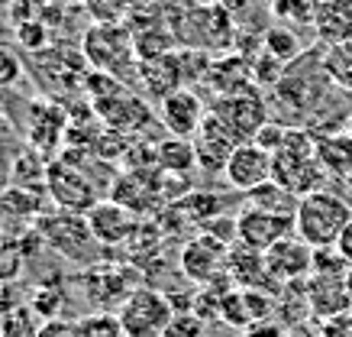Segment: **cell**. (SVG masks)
I'll use <instances>...</instances> for the list:
<instances>
[{"label": "cell", "mask_w": 352, "mask_h": 337, "mask_svg": "<svg viewBox=\"0 0 352 337\" xmlns=\"http://www.w3.org/2000/svg\"><path fill=\"white\" fill-rule=\"evenodd\" d=\"M352 221V205L340 192H314V195H304L298 201V211H294V234H298L304 243H310L314 250H323V247H336V240Z\"/></svg>", "instance_id": "1"}, {"label": "cell", "mask_w": 352, "mask_h": 337, "mask_svg": "<svg viewBox=\"0 0 352 337\" xmlns=\"http://www.w3.org/2000/svg\"><path fill=\"white\" fill-rule=\"evenodd\" d=\"M113 315L120 318V327L126 337H165L175 321V305L168 295H162L152 285H142L120 305Z\"/></svg>", "instance_id": "2"}, {"label": "cell", "mask_w": 352, "mask_h": 337, "mask_svg": "<svg viewBox=\"0 0 352 337\" xmlns=\"http://www.w3.org/2000/svg\"><path fill=\"white\" fill-rule=\"evenodd\" d=\"M36 234L52 247L55 253H62L68 260H87V253H94L100 243L94 240L91 227H87L85 214H72V211H55V214H43L36 224Z\"/></svg>", "instance_id": "3"}, {"label": "cell", "mask_w": 352, "mask_h": 337, "mask_svg": "<svg viewBox=\"0 0 352 337\" xmlns=\"http://www.w3.org/2000/svg\"><path fill=\"white\" fill-rule=\"evenodd\" d=\"M81 52L97 72H107V75H117L136 59V49H133V33L123 30L120 23H97L85 33V45Z\"/></svg>", "instance_id": "4"}, {"label": "cell", "mask_w": 352, "mask_h": 337, "mask_svg": "<svg viewBox=\"0 0 352 337\" xmlns=\"http://www.w3.org/2000/svg\"><path fill=\"white\" fill-rule=\"evenodd\" d=\"M210 114H217L243 143L256 140L258 130L272 120V110H268L258 88H249V91H239V94H226V98H214Z\"/></svg>", "instance_id": "5"}, {"label": "cell", "mask_w": 352, "mask_h": 337, "mask_svg": "<svg viewBox=\"0 0 352 337\" xmlns=\"http://www.w3.org/2000/svg\"><path fill=\"white\" fill-rule=\"evenodd\" d=\"M45 192L58 211H72V214H87L97 205V192L91 178L68 159H58L45 169Z\"/></svg>", "instance_id": "6"}, {"label": "cell", "mask_w": 352, "mask_h": 337, "mask_svg": "<svg viewBox=\"0 0 352 337\" xmlns=\"http://www.w3.org/2000/svg\"><path fill=\"white\" fill-rule=\"evenodd\" d=\"M226 253H230L226 243L207 237V234H197L182 247V272L197 289L214 285L226 279Z\"/></svg>", "instance_id": "7"}, {"label": "cell", "mask_w": 352, "mask_h": 337, "mask_svg": "<svg viewBox=\"0 0 352 337\" xmlns=\"http://www.w3.org/2000/svg\"><path fill=\"white\" fill-rule=\"evenodd\" d=\"M236 234H239V243L265 253L281 240L294 237V214H272V211L243 205V211L236 214Z\"/></svg>", "instance_id": "8"}, {"label": "cell", "mask_w": 352, "mask_h": 337, "mask_svg": "<svg viewBox=\"0 0 352 337\" xmlns=\"http://www.w3.org/2000/svg\"><path fill=\"white\" fill-rule=\"evenodd\" d=\"M191 143H194V152H197V165H201L207 175H217V172H226L230 156H233L236 146L243 140H239L217 114L207 110V117H204V123L191 136Z\"/></svg>", "instance_id": "9"}, {"label": "cell", "mask_w": 352, "mask_h": 337, "mask_svg": "<svg viewBox=\"0 0 352 337\" xmlns=\"http://www.w3.org/2000/svg\"><path fill=\"white\" fill-rule=\"evenodd\" d=\"M272 169H275V156L268 150H262L258 143L249 140V143H239V146H236V152L230 156L223 175H226V182H230V188L249 195L252 188L272 182Z\"/></svg>", "instance_id": "10"}, {"label": "cell", "mask_w": 352, "mask_h": 337, "mask_svg": "<svg viewBox=\"0 0 352 337\" xmlns=\"http://www.w3.org/2000/svg\"><path fill=\"white\" fill-rule=\"evenodd\" d=\"M265 266L275 285L310 279V272H314V247L294 234V237L275 243L272 250H265Z\"/></svg>", "instance_id": "11"}, {"label": "cell", "mask_w": 352, "mask_h": 337, "mask_svg": "<svg viewBox=\"0 0 352 337\" xmlns=\"http://www.w3.org/2000/svg\"><path fill=\"white\" fill-rule=\"evenodd\" d=\"M85 218H87V227H91V234H94V240L100 243V247H117V243H126V240L139 230L136 214H133L129 207L117 205L113 198L97 201Z\"/></svg>", "instance_id": "12"}, {"label": "cell", "mask_w": 352, "mask_h": 337, "mask_svg": "<svg viewBox=\"0 0 352 337\" xmlns=\"http://www.w3.org/2000/svg\"><path fill=\"white\" fill-rule=\"evenodd\" d=\"M207 110L210 108H204V101L194 91H188V88H182V91L168 94L165 101H159L162 127L168 130V136H184V140H191L194 133H197V127L207 117Z\"/></svg>", "instance_id": "13"}, {"label": "cell", "mask_w": 352, "mask_h": 337, "mask_svg": "<svg viewBox=\"0 0 352 337\" xmlns=\"http://www.w3.org/2000/svg\"><path fill=\"white\" fill-rule=\"evenodd\" d=\"M136 72H139L142 94L149 101H155V104L184 88V68H182L178 52H168V55H162V59H152V62H139Z\"/></svg>", "instance_id": "14"}, {"label": "cell", "mask_w": 352, "mask_h": 337, "mask_svg": "<svg viewBox=\"0 0 352 337\" xmlns=\"http://www.w3.org/2000/svg\"><path fill=\"white\" fill-rule=\"evenodd\" d=\"M307 302L310 315L330 321L336 315L352 312V295L346 285V276H310L307 279Z\"/></svg>", "instance_id": "15"}, {"label": "cell", "mask_w": 352, "mask_h": 337, "mask_svg": "<svg viewBox=\"0 0 352 337\" xmlns=\"http://www.w3.org/2000/svg\"><path fill=\"white\" fill-rule=\"evenodd\" d=\"M204 85H210L217 98H226V94H239V91H249L256 88V75H252V62L245 55H223V59H214L207 75H204Z\"/></svg>", "instance_id": "16"}, {"label": "cell", "mask_w": 352, "mask_h": 337, "mask_svg": "<svg viewBox=\"0 0 352 337\" xmlns=\"http://www.w3.org/2000/svg\"><path fill=\"white\" fill-rule=\"evenodd\" d=\"M317 33L330 45L352 39V0H327L317 13Z\"/></svg>", "instance_id": "17"}, {"label": "cell", "mask_w": 352, "mask_h": 337, "mask_svg": "<svg viewBox=\"0 0 352 337\" xmlns=\"http://www.w3.org/2000/svg\"><path fill=\"white\" fill-rule=\"evenodd\" d=\"M317 159L330 178H346L352 172V136L349 130L317 136Z\"/></svg>", "instance_id": "18"}, {"label": "cell", "mask_w": 352, "mask_h": 337, "mask_svg": "<svg viewBox=\"0 0 352 337\" xmlns=\"http://www.w3.org/2000/svg\"><path fill=\"white\" fill-rule=\"evenodd\" d=\"M155 152H159V169H162V172L188 175L194 165H197L194 143L184 140V136H165V140H159Z\"/></svg>", "instance_id": "19"}, {"label": "cell", "mask_w": 352, "mask_h": 337, "mask_svg": "<svg viewBox=\"0 0 352 337\" xmlns=\"http://www.w3.org/2000/svg\"><path fill=\"white\" fill-rule=\"evenodd\" d=\"M298 195H291L285 185H278L275 178L265 182V185L252 188L249 195H245V205L249 207H258V211H272V214H294L298 211Z\"/></svg>", "instance_id": "20"}, {"label": "cell", "mask_w": 352, "mask_h": 337, "mask_svg": "<svg viewBox=\"0 0 352 337\" xmlns=\"http://www.w3.org/2000/svg\"><path fill=\"white\" fill-rule=\"evenodd\" d=\"M262 49L272 52L278 62H285V65H294L300 55H304L298 33H291L288 26H268L265 33H262Z\"/></svg>", "instance_id": "21"}, {"label": "cell", "mask_w": 352, "mask_h": 337, "mask_svg": "<svg viewBox=\"0 0 352 337\" xmlns=\"http://www.w3.org/2000/svg\"><path fill=\"white\" fill-rule=\"evenodd\" d=\"M323 68L336 88H346L352 91V39L349 43H340V45H330L323 52Z\"/></svg>", "instance_id": "22"}, {"label": "cell", "mask_w": 352, "mask_h": 337, "mask_svg": "<svg viewBox=\"0 0 352 337\" xmlns=\"http://www.w3.org/2000/svg\"><path fill=\"white\" fill-rule=\"evenodd\" d=\"M30 250L20 237L13 234H3L0 230V283H13L16 276L23 272V263H26Z\"/></svg>", "instance_id": "23"}, {"label": "cell", "mask_w": 352, "mask_h": 337, "mask_svg": "<svg viewBox=\"0 0 352 337\" xmlns=\"http://www.w3.org/2000/svg\"><path fill=\"white\" fill-rule=\"evenodd\" d=\"M75 337H126L120 327V318L110 312H94L75 325Z\"/></svg>", "instance_id": "24"}, {"label": "cell", "mask_w": 352, "mask_h": 337, "mask_svg": "<svg viewBox=\"0 0 352 337\" xmlns=\"http://www.w3.org/2000/svg\"><path fill=\"white\" fill-rule=\"evenodd\" d=\"M220 321L236 331H245L249 325H256L252 321V312H249V305H245V292L243 289H230L223 295V308H220Z\"/></svg>", "instance_id": "25"}, {"label": "cell", "mask_w": 352, "mask_h": 337, "mask_svg": "<svg viewBox=\"0 0 352 337\" xmlns=\"http://www.w3.org/2000/svg\"><path fill=\"white\" fill-rule=\"evenodd\" d=\"M352 266L346 263L336 247H323V250H314V272L310 276H346Z\"/></svg>", "instance_id": "26"}, {"label": "cell", "mask_w": 352, "mask_h": 337, "mask_svg": "<svg viewBox=\"0 0 352 337\" xmlns=\"http://www.w3.org/2000/svg\"><path fill=\"white\" fill-rule=\"evenodd\" d=\"M275 13L281 20H294L300 23H317V13H320V3L317 0H275Z\"/></svg>", "instance_id": "27"}, {"label": "cell", "mask_w": 352, "mask_h": 337, "mask_svg": "<svg viewBox=\"0 0 352 337\" xmlns=\"http://www.w3.org/2000/svg\"><path fill=\"white\" fill-rule=\"evenodd\" d=\"M16 43L26 49V52H43L45 45V23L43 20H23L16 23Z\"/></svg>", "instance_id": "28"}, {"label": "cell", "mask_w": 352, "mask_h": 337, "mask_svg": "<svg viewBox=\"0 0 352 337\" xmlns=\"http://www.w3.org/2000/svg\"><path fill=\"white\" fill-rule=\"evenodd\" d=\"M87 10L97 23H117L126 13V3L123 0H87Z\"/></svg>", "instance_id": "29"}, {"label": "cell", "mask_w": 352, "mask_h": 337, "mask_svg": "<svg viewBox=\"0 0 352 337\" xmlns=\"http://www.w3.org/2000/svg\"><path fill=\"white\" fill-rule=\"evenodd\" d=\"M20 59L16 52H10L7 45H0V91L3 88H13L16 85V78H20Z\"/></svg>", "instance_id": "30"}, {"label": "cell", "mask_w": 352, "mask_h": 337, "mask_svg": "<svg viewBox=\"0 0 352 337\" xmlns=\"http://www.w3.org/2000/svg\"><path fill=\"white\" fill-rule=\"evenodd\" d=\"M165 337H204V321L194 315H175Z\"/></svg>", "instance_id": "31"}, {"label": "cell", "mask_w": 352, "mask_h": 337, "mask_svg": "<svg viewBox=\"0 0 352 337\" xmlns=\"http://www.w3.org/2000/svg\"><path fill=\"white\" fill-rule=\"evenodd\" d=\"M243 337H288V331L278 318H265V321H256V325L245 327Z\"/></svg>", "instance_id": "32"}, {"label": "cell", "mask_w": 352, "mask_h": 337, "mask_svg": "<svg viewBox=\"0 0 352 337\" xmlns=\"http://www.w3.org/2000/svg\"><path fill=\"white\" fill-rule=\"evenodd\" d=\"M320 331H323V337H352V312L323 321Z\"/></svg>", "instance_id": "33"}, {"label": "cell", "mask_w": 352, "mask_h": 337, "mask_svg": "<svg viewBox=\"0 0 352 337\" xmlns=\"http://www.w3.org/2000/svg\"><path fill=\"white\" fill-rule=\"evenodd\" d=\"M36 337H75V325H65V321L52 318V321H45V325L39 327Z\"/></svg>", "instance_id": "34"}, {"label": "cell", "mask_w": 352, "mask_h": 337, "mask_svg": "<svg viewBox=\"0 0 352 337\" xmlns=\"http://www.w3.org/2000/svg\"><path fill=\"white\" fill-rule=\"evenodd\" d=\"M336 250H340L342 256H346V263L352 266V221H349V227L340 234V240H336Z\"/></svg>", "instance_id": "35"}, {"label": "cell", "mask_w": 352, "mask_h": 337, "mask_svg": "<svg viewBox=\"0 0 352 337\" xmlns=\"http://www.w3.org/2000/svg\"><path fill=\"white\" fill-rule=\"evenodd\" d=\"M288 337H323L320 327H307V325H298V327H291Z\"/></svg>", "instance_id": "36"}, {"label": "cell", "mask_w": 352, "mask_h": 337, "mask_svg": "<svg viewBox=\"0 0 352 337\" xmlns=\"http://www.w3.org/2000/svg\"><path fill=\"white\" fill-rule=\"evenodd\" d=\"M217 3H220L226 13H239V10H245L252 0H217Z\"/></svg>", "instance_id": "37"}, {"label": "cell", "mask_w": 352, "mask_h": 337, "mask_svg": "<svg viewBox=\"0 0 352 337\" xmlns=\"http://www.w3.org/2000/svg\"><path fill=\"white\" fill-rule=\"evenodd\" d=\"M340 195L346 198V201H349L352 205V172L346 175V178H340Z\"/></svg>", "instance_id": "38"}, {"label": "cell", "mask_w": 352, "mask_h": 337, "mask_svg": "<svg viewBox=\"0 0 352 337\" xmlns=\"http://www.w3.org/2000/svg\"><path fill=\"white\" fill-rule=\"evenodd\" d=\"M52 3H58V7H72V3H87V0H52Z\"/></svg>", "instance_id": "39"}, {"label": "cell", "mask_w": 352, "mask_h": 337, "mask_svg": "<svg viewBox=\"0 0 352 337\" xmlns=\"http://www.w3.org/2000/svg\"><path fill=\"white\" fill-rule=\"evenodd\" d=\"M3 39H7V26H3V20H0V45H3Z\"/></svg>", "instance_id": "40"}, {"label": "cell", "mask_w": 352, "mask_h": 337, "mask_svg": "<svg viewBox=\"0 0 352 337\" xmlns=\"http://www.w3.org/2000/svg\"><path fill=\"white\" fill-rule=\"evenodd\" d=\"M346 285H349V295H352V269L346 272Z\"/></svg>", "instance_id": "41"}, {"label": "cell", "mask_w": 352, "mask_h": 337, "mask_svg": "<svg viewBox=\"0 0 352 337\" xmlns=\"http://www.w3.org/2000/svg\"><path fill=\"white\" fill-rule=\"evenodd\" d=\"M349 136H352V117H349Z\"/></svg>", "instance_id": "42"}, {"label": "cell", "mask_w": 352, "mask_h": 337, "mask_svg": "<svg viewBox=\"0 0 352 337\" xmlns=\"http://www.w3.org/2000/svg\"><path fill=\"white\" fill-rule=\"evenodd\" d=\"M0 146H3V136H0Z\"/></svg>", "instance_id": "43"}]
</instances>
